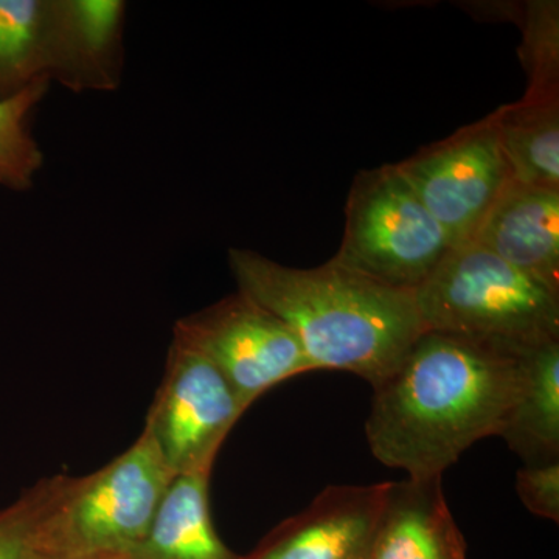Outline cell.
<instances>
[{"mask_svg":"<svg viewBox=\"0 0 559 559\" xmlns=\"http://www.w3.org/2000/svg\"><path fill=\"white\" fill-rule=\"evenodd\" d=\"M518 382V352L425 331L373 388L371 454L407 477H441L474 443L499 436Z\"/></svg>","mask_w":559,"mask_h":559,"instance_id":"cell-1","label":"cell"},{"mask_svg":"<svg viewBox=\"0 0 559 559\" xmlns=\"http://www.w3.org/2000/svg\"><path fill=\"white\" fill-rule=\"evenodd\" d=\"M238 290L288 326L312 370L371 384L390 377L425 333L414 290L390 288L331 259L310 270L229 249Z\"/></svg>","mask_w":559,"mask_h":559,"instance_id":"cell-2","label":"cell"},{"mask_svg":"<svg viewBox=\"0 0 559 559\" xmlns=\"http://www.w3.org/2000/svg\"><path fill=\"white\" fill-rule=\"evenodd\" d=\"M415 300L425 331L510 352L559 340V290L476 242L451 249Z\"/></svg>","mask_w":559,"mask_h":559,"instance_id":"cell-3","label":"cell"},{"mask_svg":"<svg viewBox=\"0 0 559 559\" xmlns=\"http://www.w3.org/2000/svg\"><path fill=\"white\" fill-rule=\"evenodd\" d=\"M175 477L143 429L102 469L66 479L44 522L40 558L131 555L145 539Z\"/></svg>","mask_w":559,"mask_h":559,"instance_id":"cell-4","label":"cell"},{"mask_svg":"<svg viewBox=\"0 0 559 559\" xmlns=\"http://www.w3.org/2000/svg\"><path fill=\"white\" fill-rule=\"evenodd\" d=\"M345 218L333 260L390 288L415 293L452 249L396 164L358 173Z\"/></svg>","mask_w":559,"mask_h":559,"instance_id":"cell-5","label":"cell"},{"mask_svg":"<svg viewBox=\"0 0 559 559\" xmlns=\"http://www.w3.org/2000/svg\"><path fill=\"white\" fill-rule=\"evenodd\" d=\"M452 249L474 240L513 175L492 117L455 131L396 164Z\"/></svg>","mask_w":559,"mask_h":559,"instance_id":"cell-6","label":"cell"},{"mask_svg":"<svg viewBox=\"0 0 559 559\" xmlns=\"http://www.w3.org/2000/svg\"><path fill=\"white\" fill-rule=\"evenodd\" d=\"M175 334L212 360L245 412L267 390L312 371L288 326L240 290L179 319Z\"/></svg>","mask_w":559,"mask_h":559,"instance_id":"cell-7","label":"cell"},{"mask_svg":"<svg viewBox=\"0 0 559 559\" xmlns=\"http://www.w3.org/2000/svg\"><path fill=\"white\" fill-rule=\"evenodd\" d=\"M242 414L212 360L173 334L164 380L143 428L171 473L212 471L221 444Z\"/></svg>","mask_w":559,"mask_h":559,"instance_id":"cell-8","label":"cell"},{"mask_svg":"<svg viewBox=\"0 0 559 559\" xmlns=\"http://www.w3.org/2000/svg\"><path fill=\"white\" fill-rule=\"evenodd\" d=\"M389 484L323 489L242 559H370Z\"/></svg>","mask_w":559,"mask_h":559,"instance_id":"cell-9","label":"cell"},{"mask_svg":"<svg viewBox=\"0 0 559 559\" xmlns=\"http://www.w3.org/2000/svg\"><path fill=\"white\" fill-rule=\"evenodd\" d=\"M471 242L559 290V189L513 180Z\"/></svg>","mask_w":559,"mask_h":559,"instance_id":"cell-10","label":"cell"},{"mask_svg":"<svg viewBox=\"0 0 559 559\" xmlns=\"http://www.w3.org/2000/svg\"><path fill=\"white\" fill-rule=\"evenodd\" d=\"M121 0H57V58L51 81L73 92L116 91L123 70Z\"/></svg>","mask_w":559,"mask_h":559,"instance_id":"cell-11","label":"cell"},{"mask_svg":"<svg viewBox=\"0 0 559 559\" xmlns=\"http://www.w3.org/2000/svg\"><path fill=\"white\" fill-rule=\"evenodd\" d=\"M370 559H466L440 476L390 481Z\"/></svg>","mask_w":559,"mask_h":559,"instance_id":"cell-12","label":"cell"},{"mask_svg":"<svg viewBox=\"0 0 559 559\" xmlns=\"http://www.w3.org/2000/svg\"><path fill=\"white\" fill-rule=\"evenodd\" d=\"M520 382L500 439L524 460L543 465L559 460V340L518 352Z\"/></svg>","mask_w":559,"mask_h":559,"instance_id":"cell-13","label":"cell"},{"mask_svg":"<svg viewBox=\"0 0 559 559\" xmlns=\"http://www.w3.org/2000/svg\"><path fill=\"white\" fill-rule=\"evenodd\" d=\"M212 471L179 474L162 499L134 559H242L223 543L210 514Z\"/></svg>","mask_w":559,"mask_h":559,"instance_id":"cell-14","label":"cell"},{"mask_svg":"<svg viewBox=\"0 0 559 559\" xmlns=\"http://www.w3.org/2000/svg\"><path fill=\"white\" fill-rule=\"evenodd\" d=\"M491 117L513 180L559 189V97H522Z\"/></svg>","mask_w":559,"mask_h":559,"instance_id":"cell-15","label":"cell"},{"mask_svg":"<svg viewBox=\"0 0 559 559\" xmlns=\"http://www.w3.org/2000/svg\"><path fill=\"white\" fill-rule=\"evenodd\" d=\"M57 0H0V98L33 81H51Z\"/></svg>","mask_w":559,"mask_h":559,"instance_id":"cell-16","label":"cell"},{"mask_svg":"<svg viewBox=\"0 0 559 559\" xmlns=\"http://www.w3.org/2000/svg\"><path fill=\"white\" fill-rule=\"evenodd\" d=\"M51 81H33L0 98V187L28 191L44 167V153L31 131L32 112L46 97Z\"/></svg>","mask_w":559,"mask_h":559,"instance_id":"cell-17","label":"cell"},{"mask_svg":"<svg viewBox=\"0 0 559 559\" xmlns=\"http://www.w3.org/2000/svg\"><path fill=\"white\" fill-rule=\"evenodd\" d=\"M521 61L528 76L527 98L559 97L558 2L536 0L521 9Z\"/></svg>","mask_w":559,"mask_h":559,"instance_id":"cell-18","label":"cell"},{"mask_svg":"<svg viewBox=\"0 0 559 559\" xmlns=\"http://www.w3.org/2000/svg\"><path fill=\"white\" fill-rule=\"evenodd\" d=\"M68 476L39 480L0 510V559H39L40 535Z\"/></svg>","mask_w":559,"mask_h":559,"instance_id":"cell-19","label":"cell"},{"mask_svg":"<svg viewBox=\"0 0 559 559\" xmlns=\"http://www.w3.org/2000/svg\"><path fill=\"white\" fill-rule=\"evenodd\" d=\"M516 492L530 513L558 522L559 460L543 465H525L518 471Z\"/></svg>","mask_w":559,"mask_h":559,"instance_id":"cell-20","label":"cell"},{"mask_svg":"<svg viewBox=\"0 0 559 559\" xmlns=\"http://www.w3.org/2000/svg\"><path fill=\"white\" fill-rule=\"evenodd\" d=\"M39 559H134L131 555H92V557H43Z\"/></svg>","mask_w":559,"mask_h":559,"instance_id":"cell-21","label":"cell"}]
</instances>
